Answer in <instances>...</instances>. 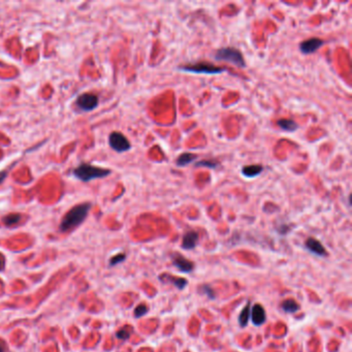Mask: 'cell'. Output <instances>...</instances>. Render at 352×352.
Returning <instances> with one entry per match:
<instances>
[{
  "instance_id": "cell-22",
  "label": "cell",
  "mask_w": 352,
  "mask_h": 352,
  "mask_svg": "<svg viewBox=\"0 0 352 352\" xmlns=\"http://www.w3.org/2000/svg\"><path fill=\"white\" fill-rule=\"evenodd\" d=\"M125 257H126V256H125V254H118V255L114 256V257L111 259V266H115V265H117V263L123 261V260L125 259Z\"/></svg>"
},
{
  "instance_id": "cell-21",
  "label": "cell",
  "mask_w": 352,
  "mask_h": 352,
  "mask_svg": "<svg viewBox=\"0 0 352 352\" xmlns=\"http://www.w3.org/2000/svg\"><path fill=\"white\" fill-rule=\"evenodd\" d=\"M129 336H130V333L127 332L125 329H123L117 333V338L122 339V340H127L129 338Z\"/></svg>"
},
{
  "instance_id": "cell-7",
  "label": "cell",
  "mask_w": 352,
  "mask_h": 352,
  "mask_svg": "<svg viewBox=\"0 0 352 352\" xmlns=\"http://www.w3.org/2000/svg\"><path fill=\"white\" fill-rule=\"evenodd\" d=\"M323 43H324V41L321 38L312 37V38L301 41L299 43V51L305 55L313 54L316 51H318V50L323 46Z\"/></svg>"
},
{
  "instance_id": "cell-11",
  "label": "cell",
  "mask_w": 352,
  "mask_h": 352,
  "mask_svg": "<svg viewBox=\"0 0 352 352\" xmlns=\"http://www.w3.org/2000/svg\"><path fill=\"white\" fill-rule=\"evenodd\" d=\"M252 313H251V318H252V321L255 325H261L266 322L267 319V315H266V311L263 309L262 306L260 305H254L252 308Z\"/></svg>"
},
{
  "instance_id": "cell-18",
  "label": "cell",
  "mask_w": 352,
  "mask_h": 352,
  "mask_svg": "<svg viewBox=\"0 0 352 352\" xmlns=\"http://www.w3.org/2000/svg\"><path fill=\"white\" fill-rule=\"evenodd\" d=\"M20 220H21V215L16 214V213L9 214L3 218V221L7 226H13V225L19 223Z\"/></svg>"
},
{
  "instance_id": "cell-10",
  "label": "cell",
  "mask_w": 352,
  "mask_h": 352,
  "mask_svg": "<svg viewBox=\"0 0 352 352\" xmlns=\"http://www.w3.org/2000/svg\"><path fill=\"white\" fill-rule=\"evenodd\" d=\"M262 170H263V166L260 164H250L242 168V174L245 178L253 179L258 177V175L262 172Z\"/></svg>"
},
{
  "instance_id": "cell-4",
  "label": "cell",
  "mask_w": 352,
  "mask_h": 352,
  "mask_svg": "<svg viewBox=\"0 0 352 352\" xmlns=\"http://www.w3.org/2000/svg\"><path fill=\"white\" fill-rule=\"evenodd\" d=\"M178 68L181 71L196 73V74H220V73L229 71V69L226 67L216 66L209 62H197V63L185 64V65H180Z\"/></svg>"
},
{
  "instance_id": "cell-2",
  "label": "cell",
  "mask_w": 352,
  "mask_h": 352,
  "mask_svg": "<svg viewBox=\"0 0 352 352\" xmlns=\"http://www.w3.org/2000/svg\"><path fill=\"white\" fill-rule=\"evenodd\" d=\"M73 175L82 182H90L96 179H103L112 173L111 169L98 167L90 163H82L72 170Z\"/></svg>"
},
{
  "instance_id": "cell-16",
  "label": "cell",
  "mask_w": 352,
  "mask_h": 352,
  "mask_svg": "<svg viewBox=\"0 0 352 352\" xmlns=\"http://www.w3.org/2000/svg\"><path fill=\"white\" fill-rule=\"evenodd\" d=\"M282 309L286 313H294V312L299 310V305L293 299H287V300L283 301Z\"/></svg>"
},
{
  "instance_id": "cell-23",
  "label": "cell",
  "mask_w": 352,
  "mask_h": 352,
  "mask_svg": "<svg viewBox=\"0 0 352 352\" xmlns=\"http://www.w3.org/2000/svg\"><path fill=\"white\" fill-rule=\"evenodd\" d=\"M202 289H203V292L205 293V294H207L210 298H215V294H214V291H213V289L210 287V286H208V285H204L203 287H202Z\"/></svg>"
},
{
  "instance_id": "cell-13",
  "label": "cell",
  "mask_w": 352,
  "mask_h": 352,
  "mask_svg": "<svg viewBox=\"0 0 352 352\" xmlns=\"http://www.w3.org/2000/svg\"><path fill=\"white\" fill-rule=\"evenodd\" d=\"M277 126L286 133H294L298 129V124L292 119H280L277 121Z\"/></svg>"
},
{
  "instance_id": "cell-6",
  "label": "cell",
  "mask_w": 352,
  "mask_h": 352,
  "mask_svg": "<svg viewBox=\"0 0 352 352\" xmlns=\"http://www.w3.org/2000/svg\"><path fill=\"white\" fill-rule=\"evenodd\" d=\"M98 104H99L98 96L95 95L94 93H91V92L83 93L82 95H80L77 98V102H75V105H77V107L81 111H84V112H90V111L96 109Z\"/></svg>"
},
{
  "instance_id": "cell-8",
  "label": "cell",
  "mask_w": 352,
  "mask_h": 352,
  "mask_svg": "<svg viewBox=\"0 0 352 352\" xmlns=\"http://www.w3.org/2000/svg\"><path fill=\"white\" fill-rule=\"evenodd\" d=\"M171 260H172V265L175 268H177L180 272L190 273V272L193 271V268H194L193 262H191L190 260L186 259L181 254H178V253L172 254L171 255Z\"/></svg>"
},
{
  "instance_id": "cell-26",
  "label": "cell",
  "mask_w": 352,
  "mask_h": 352,
  "mask_svg": "<svg viewBox=\"0 0 352 352\" xmlns=\"http://www.w3.org/2000/svg\"><path fill=\"white\" fill-rule=\"evenodd\" d=\"M0 352H6L5 347H4V345L2 343H0Z\"/></svg>"
},
{
  "instance_id": "cell-24",
  "label": "cell",
  "mask_w": 352,
  "mask_h": 352,
  "mask_svg": "<svg viewBox=\"0 0 352 352\" xmlns=\"http://www.w3.org/2000/svg\"><path fill=\"white\" fill-rule=\"evenodd\" d=\"M6 266V260H5V256L0 253V271H3L5 269Z\"/></svg>"
},
{
  "instance_id": "cell-1",
  "label": "cell",
  "mask_w": 352,
  "mask_h": 352,
  "mask_svg": "<svg viewBox=\"0 0 352 352\" xmlns=\"http://www.w3.org/2000/svg\"><path fill=\"white\" fill-rule=\"evenodd\" d=\"M91 207L92 205L90 203H83L71 208L62 218L61 223L59 225V230L62 233H66L78 228V226L81 225L87 218L89 211L91 210Z\"/></svg>"
},
{
  "instance_id": "cell-9",
  "label": "cell",
  "mask_w": 352,
  "mask_h": 352,
  "mask_svg": "<svg viewBox=\"0 0 352 352\" xmlns=\"http://www.w3.org/2000/svg\"><path fill=\"white\" fill-rule=\"evenodd\" d=\"M305 246L311 253L316 254L318 256H326V254H328L326 253L325 248L322 246V244L314 238H309L306 241Z\"/></svg>"
},
{
  "instance_id": "cell-20",
  "label": "cell",
  "mask_w": 352,
  "mask_h": 352,
  "mask_svg": "<svg viewBox=\"0 0 352 352\" xmlns=\"http://www.w3.org/2000/svg\"><path fill=\"white\" fill-rule=\"evenodd\" d=\"M147 312H148V307H147L146 305L142 304V305H140V306H138V307L136 308V310H135V316H136L137 318H140V317L144 316Z\"/></svg>"
},
{
  "instance_id": "cell-5",
  "label": "cell",
  "mask_w": 352,
  "mask_h": 352,
  "mask_svg": "<svg viewBox=\"0 0 352 352\" xmlns=\"http://www.w3.org/2000/svg\"><path fill=\"white\" fill-rule=\"evenodd\" d=\"M110 147L118 153L127 152L130 150L131 144L128 139L120 131H113L109 137Z\"/></svg>"
},
{
  "instance_id": "cell-17",
  "label": "cell",
  "mask_w": 352,
  "mask_h": 352,
  "mask_svg": "<svg viewBox=\"0 0 352 352\" xmlns=\"http://www.w3.org/2000/svg\"><path fill=\"white\" fill-rule=\"evenodd\" d=\"M249 317H250V303L247 304V306L243 309V311L241 312V314L239 316V323L242 328H244V326L247 325Z\"/></svg>"
},
{
  "instance_id": "cell-25",
  "label": "cell",
  "mask_w": 352,
  "mask_h": 352,
  "mask_svg": "<svg viewBox=\"0 0 352 352\" xmlns=\"http://www.w3.org/2000/svg\"><path fill=\"white\" fill-rule=\"evenodd\" d=\"M7 178H8V172L7 171L0 172V184H2Z\"/></svg>"
},
{
  "instance_id": "cell-12",
  "label": "cell",
  "mask_w": 352,
  "mask_h": 352,
  "mask_svg": "<svg viewBox=\"0 0 352 352\" xmlns=\"http://www.w3.org/2000/svg\"><path fill=\"white\" fill-rule=\"evenodd\" d=\"M198 242V234L194 231L187 232L183 237L182 248L185 250H192L195 248Z\"/></svg>"
},
{
  "instance_id": "cell-19",
  "label": "cell",
  "mask_w": 352,
  "mask_h": 352,
  "mask_svg": "<svg viewBox=\"0 0 352 352\" xmlns=\"http://www.w3.org/2000/svg\"><path fill=\"white\" fill-rule=\"evenodd\" d=\"M196 167H207V168H217L220 166V163L217 160H212V159H208V160H200L198 162L195 163Z\"/></svg>"
},
{
  "instance_id": "cell-3",
  "label": "cell",
  "mask_w": 352,
  "mask_h": 352,
  "mask_svg": "<svg viewBox=\"0 0 352 352\" xmlns=\"http://www.w3.org/2000/svg\"><path fill=\"white\" fill-rule=\"evenodd\" d=\"M214 58L217 61L229 62L240 68L246 67V61L244 59V56L240 50L237 48H233V47L220 48L215 52Z\"/></svg>"
},
{
  "instance_id": "cell-15",
  "label": "cell",
  "mask_w": 352,
  "mask_h": 352,
  "mask_svg": "<svg viewBox=\"0 0 352 352\" xmlns=\"http://www.w3.org/2000/svg\"><path fill=\"white\" fill-rule=\"evenodd\" d=\"M196 157L197 156L195 154H192V153H189V152L182 153L181 155L178 156L177 160H175V164H177V166L184 167V166L192 163L196 159Z\"/></svg>"
},
{
  "instance_id": "cell-14",
  "label": "cell",
  "mask_w": 352,
  "mask_h": 352,
  "mask_svg": "<svg viewBox=\"0 0 352 352\" xmlns=\"http://www.w3.org/2000/svg\"><path fill=\"white\" fill-rule=\"evenodd\" d=\"M160 280H163V281H168V282H171L175 287L179 288V289H183L186 285H187V280L186 279H183V278H178V277H174V276H169L167 274H163L161 275L160 277H159Z\"/></svg>"
}]
</instances>
